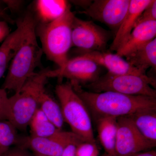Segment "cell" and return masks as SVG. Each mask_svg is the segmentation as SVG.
I'll return each mask as SVG.
<instances>
[{
    "label": "cell",
    "instance_id": "10",
    "mask_svg": "<svg viewBox=\"0 0 156 156\" xmlns=\"http://www.w3.org/2000/svg\"><path fill=\"white\" fill-rule=\"evenodd\" d=\"M100 67L94 62L80 55L69 59L62 68L41 72L48 78H66L69 80L72 83L86 86L100 77Z\"/></svg>",
    "mask_w": 156,
    "mask_h": 156
},
{
    "label": "cell",
    "instance_id": "30",
    "mask_svg": "<svg viewBox=\"0 0 156 156\" xmlns=\"http://www.w3.org/2000/svg\"><path fill=\"white\" fill-rule=\"evenodd\" d=\"M92 1H71L72 3L76 5L80 6L83 8L84 10L88 8L91 5Z\"/></svg>",
    "mask_w": 156,
    "mask_h": 156
},
{
    "label": "cell",
    "instance_id": "15",
    "mask_svg": "<svg viewBox=\"0 0 156 156\" xmlns=\"http://www.w3.org/2000/svg\"><path fill=\"white\" fill-rule=\"evenodd\" d=\"M23 19L17 23L16 29L10 33L0 47V79L6 71L17 51L24 32Z\"/></svg>",
    "mask_w": 156,
    "mask_h": 156
},
{
    "label": "cell",
    "instance_id": "32",
    "mask_svg": "<svg viewBox=\"0 0 156 156\" xmlns=\"http://www.w3.org/2000/svg\"><path fill=\"white\" fill-rule=\"evenodd\" d=\"M5 10H0V18H5Z\"/></svg>",
    "mask_w": 156,
    "mask_h": 156
},
{
    "label": "cell",
    "instance_id": "21",
    "mask_svg": "<svg viewBox=\"0 0 156 156\" xmlns=\"http://www.w3.org/2000/svg\"><path fill=\"white\" fill-rule=\"evenodd\" d=\"M29 126L30 127V136L36 137H49L59 130L40 108L34 115Z\"/></svg>",
    "mask_w": 156,
    "mask_h": 156
},
{
    "label": "cell",
    "instance_id": "24",
    "mask_svg": "<svg viewBox=\"0 0 156 156\" xmlns=\"http://www.w3.org/2000/svg\"><path fill=\"white\" fill-rule=\"evenodd\" d=\"M10 105L9 97L6 90L0 89V122L9 121L10 116Z\"/></svg>",
    "mask_w": 156,
    "mask_h": 156
},
{
    "label": "cell",
    "instance_id": "3",
    "mask_svg": "<svg viewBox=\"0 0 156 156\" xmlns=\"http://www.w3.org/2000/svg\"><path fill=\"white\" fill-rule=\"evenodd\" d=\"M75 17L69 5L60 17L50 23H40L37 28L43 53L58 68L64 67L69 60L68 53L73 45L72 32Z\"/></svg>",
    "mask_w": 156,
    "mask_h": 156
},
{
    "label": "cell",
    "instance_id": "33",
    "mask_svg": "<svg viewBox=\"0 0 156 156\" xmlns=\"http://www.w3.org/2000/svg\"><path fill=\"white\" fill-rule=\"evenodd\" d=\"M2 1H0V10H5L6 8H4L2 6Z\"/></svg>",
    "mask_w": 156,
    "mask_h": 156
},
{
    "label": "cell",
    "instance_id": "36",
    "mask_svg": "<svg viewBox=\"0 0 156 156\" xmlns=\"http://www.w3.org/2000/svg\"></svg>",
    "mask_w": 156,
    "mask_h": 156
},
{
    "label": "cell",
    "instance_id": "29",
    "mask_svg": "<svg viewBox=\"0 0 156 156\" xmlns=\"http://www.w3.org/2000/svg\"><path fill=\"white\" fill-rule=\"evenodd\" d=\"M78 144H72L67 146L61 156H76V149Z\"/></svg>",
    "mask_w": 156,
    "mask_h": 156
},
{
    "label": "cell",
    "instance_id": "26",
    "mask_svg": "<svg viewBox=\"0 0 156 156\" xmlns=\"http://www.w3.org/2000/svg\"><path fill=\"white\" fill-rule=\"evenodd\" d=\"M0 156H34L28 150L19 146L12 147Z\"/></svg>",
    "mask_w": 156,
    "mask_h": 156
},
{
    "label": "cell",
    "instance_id": "8",
    "mask_svg": "<svg viewBox=\"0 0 156 156\" xmlns=\"http://www.w3.org/2000/svg\"><path fill=\"white\" fill-rule=\"evenodd\" d=\"M73 45L83 53L105 51L111 38V33L91 20L75 17L72 25Z\"/></svg>",
    "mask_w": 156,
    "mask_h": 156
},
{
    "label": "cell",
    "instance_id": "27",
    "mask_svg": "<svg viewBox=\"0 0 156 156\" xmlns=\"http://www.w3.org/2000/svg\"><path fill=\"white\" fill-rule=\"evenodd\" d=\"M10 34V28L8 23L5 20H0V43L4 41Z\"/></svg>",
    "mask_w": 156,
    "mask_h": 156
},
{
    "label": "cell",
    "instance_id": "19",
    "mask_svg": "<svg viewBox=\"0 0 156 156\" xmlns=\"http://www.w3.org/2000/svg\"><path fill=\"white\" fill-rule=\"evenodd\" d=\"M127 116L143 136L156 144V109L140 111Z\"/></svg>",
    "mask_w": 156,
    "mask_h": 156
},
{
    "label": "cell",
    "instance_id": "16",
    "mask_svg": "<svg viewBox=\"0 0 156 156\" xmlns=\"http://www.w3.org/2000/svg\"><path fill=\"white\" fill-rule=\"evenodd\" d=\"M96 120L98 138L105 153L109 156H117L115 153L117 118L103 117Z\"/></svg>",
    "mask_w": 156,
    "mask_h": 156
},
{
    "label": "cell",
    "instance_id": "17",
    "mask_svg": "<svg viewBox=\"0 0 156 156\" xmlns=\"http://www.w3.org/2000/svg\"><path fill=\"white\" fill-rule=\"evenodd\" d=\"M65 0H38L34 4L35 10L40 24H46L62 16L69 6Z\"/></svg>",
    "mask_w": 156,
    "mask_h": 156
},
{
    "label": "cell",
    "instance_id": "1",
    "mask_svg": "<svg viewBox=\"0 0 156 156\" xmlns=\"http://www.w3.org/2000/svg\"><path fill=\"white\" fill-rule=\"evenodd\" d=\"M24 32L17 51L12 58L2 89L19 92L41 64L43 54L36 36V23L33 15L27 13L22 18Z\"/></svg>",
    "mask_w": 156,
    "mask_h": 156
},
{
    "label": "cell",
    "instance_id": "34",
    "mask_svg": "<svg viewBox=\"0 0 156 156\" xmlns=\"http://www.w3.org/2000/svg\"><path fill=\"white\" fill-rule=\"evenodd\" d=\"M101 156H108V154H107L106 153H105L104 154H102V155Z\"/></svg>",
    "mask_w": 156,
    "mask_h": 156
},
{
    "label": "cell",
    "instance_id": "18",
    "mask_svg": "<svg viewBox=\"0 0 156 156\" xmlns=\"http://www.w3.org/2000/svg\"><path fill=\"white\" fill-rule=\"evenodd\" d=\"M125 57L126 60L133 67L143 71L147 69L156 68V38L146 44L131 52Z\"/></svg>",
    "mask_w": 156,
    "mask_h": 156
},
{
    "label": "cell",
    "instance_id": "13",
    "mask_svg": "<svg viewBox=\"0 0 156 156\" xmlns=\"http://www.w3.org/2000/svg\"><path fill=\"white\" fill-rule=\"evenodd\" d=\"M156 20L144 21L137 23L122 46L116 51L121 57L141 48L155 38Z\"/></svg>",
    "mask_w": 156,
    "mask_h": 156
},
{
    "label": "cell",
    "instance_id": "5",
    "mask_svg": "<svg viewBox=\"0 0 156 156\" xmlns=\"http://www.w3.org/2000/svg\"><path fill=\"white\" fill-rule=\"evenodd\" d=\"M48 78L40 72L31 77L20 91L9 97L10 116L9 121L17 130L25 131L39 108V100Z\"/></svg>",
    "mask_w": 156,
    "mask_h": 156
},
{
    "label": "cell",
    "instance_id": "25",
    "mask_svg": "<svg viewBox=\"0 0 156 156\" xmlns=\"http://www.w3.org/2000/svg\"><path fill=\"white\" fill-rule=\"evenodd\" d=\"M150 20H156V0H151V3L148 5L140 15L137 23Z\"/></svg>",
    "mask_w": 156,
    "mask_h": 156
},
{
    "label": "cell",
    "instance_id": "12",
    "mask_svg": "<svg viewBox=\"0 0 156 156\" xmlns=\"http://www.w3.org/2000/svg\"><path fill=\"white\" fill-rule=\"evenodd\" d=\"M90 59L100 66H103L108 71V73L113 75L133 74L146 75L145 72L133 67L119 55L105 51H92L86 52L81 55Z\"/></svg>",
    "mask_w": 156,
    "mask_h": 156
},
{
    "label": "cell",
    "instance_id": "20",
    "mask_svg": "<svg viewBox=\"0 0 156 156\" xmlns=\"http://www.w3.org/2000/svg\"><path fill=\"white\" fill-rule=\"evenodd\" d=\"M39 108L56 128L62 130L65 122L61 107L45 90L40 96Z\"/></svg>",
    "mask_w": 156,
    "mask_h": 156
},
{
    "label": "cell",
    "instance_id": "4",
    "mask_svg": "<svg viewBox=\"0 0 156 156\" xmlns=\"http://www.w3.org/2000/svg\"><path fill=\"white\" fill-rule=\"evenodd\" d=\"M55 92L58 98L64 122L72 132L84 141L95 143L89 110L70 83L57 85Z\"/></svg>",
    "mask_w": 156,
    "mask_h": 156
},
{
    "label": "cell",
    "instance_id": "14",
    "mask_svg": "<svg viewBox=\"0 0 156 156\" xmlns=\"http://www.w3.org/2000/svg\"><path fill=\"white\" fill-rule=\"evenodd\" d=\"M151 0H131L128 11L115 33L110 49L116 51L128 38L142 12Z\"/></svg>",
    "mask_w": 156,
    "mask_h": 156
},
{
    "label": "cell",
    "instance_id": "6",
    "mask_svg": "<svg viewBox=\"0 0 156 156\" xmlns=\"http://www.w3.org/2000/svg\"><path fill=\"white\" fill-rule=\"evenodd\" d=\"M156 80L147 75H113L107 73L85 87L93 92H114L132 95H144L156 98Z\"/></svg>",
    "mask_w": 156,
    "mask_h": 156
},
{
    "label": "cell",
    "instance_id": "31",
    "mask_svg": "<svg viewBox=\"0 0 156 156\" xmlns=\"http://www.w3.org/2000/svg\"><path fill=\"white\" fill-rule=\"evenodd\" d=\"M131 156H156V152L155 151L151 150L135 154Z\"/></svg>",
    "mask_w": 156,
    "mask_h": 156
},
{
    "label": "cell",
    "instance_id": "9",
    "mask_svg": "<svg viewBox=\"0 0 156 156\" xmlns=\"http://www.w3.org/2000/svg\"><path fill=\"white\" fill-rule=\"evenodd\" d=\"M117 125L115 143L117 156H131L151 150L155 147L156 144L143 136L129 117H118Z\"/></svg>",
    "mask_w": 156,
    "mask_h": 156
},
{
    "label": "cell",
    "instance_id": "2",
    "mask_svg": "<svg viewBox=\"0 0 156 156\" xmlns=\"http://www.w3.org/2000/svg\"><path fill=\"white\" fill-rule=\"evenodd\" d=\"M71 83L96 119L103 117L127 116L140 111L156 109L155 98L114 92L97 93L84 90L78 84Z\"/></svg>",
    "mask_w": 156,
    "mask_h": 156
},
{
    "label": "cell",
    "instance_id": "35",
    "mask_svg": "<svg viewBox=\"0 0 156 156\" xmlns=\"http://www.w3.org/2000/svg\"><path fill=\"white\" fill-rule=\"evenodd\" d=\"M34 155V156H42L41 155L38 154L33 153Z\"/></svg>",
    "mask_w": 156,
    "mask_h": 156
},
{
    "label": "cell",
    "instance_id": "22",
    "mask_svg": "<svg viewBox=\"0 0 156 156\" xmlns=\"http://www.w3.org/2000/svg\"><path fill=\"white\" fill-rule=\"evenodd\" d=\"M19 137L17 129L9 121L0 122V155L17 145Z\"/></svg>",
    "mask_w": 156,
    "mask_h": 156
},
{
    "label": "cell",
    "instance_id": "23",
    "mask_svg": "<svg viewBox=\"0 0 156 156\" xmlns=\"http://www.w3.org/2000/svg\"><path fill=\"white\" fill-rule=\"evenodd\" d=\"M99 151L95 143L84 141L76 147V156H99Z\"/></svg>",
    "mask_w": 156,
    "mask_h": 156
},
{
    "label": "cell",
    "instance_id": "7",
    "mask_svg": "<svg viewBox=\"0 0 156 156\" xmlns=\"http://www.w3.org/2000/svg\"><path fill=\"white\" fill-rule=\"evenodd\" d=\"M83 140L72 131L59 130L48 137L30 136L19 137L17 145L31 150L33 153L44 156H61L66 147L72 144H78Z\"/></svg>",
    "mask_w": 156,
    "mask_h": 156
},
{
    "label": "cell",
    "instance_id": "11",
    "mask_svg": "<svg viewBox=\"0 0 156 156\" xmlns=\"http://www.w3.org/2000/svg\"><path fill=\"white\" fill-rule=\"evenodd\" d=\"M131 0H95L82 13L104 23L116 33L128 11Z\"/></svg>",
    "mask_w": 156,
    "mask_h": 156
},
{
    "label": "cell",
    "instance_id": "28",
    "mask_svg": "<svg viewBox=\"0 0 156 156\" xmlns=\"http://www.w3.org/2000/svg\"><path fill=\"white\" fill-rule=\"evenodd\" d=\"M3 3L7 6V8L10 9L11 11H16L20 9L22 5L21 1H9L5 0L2 1Z\"/></svg>",
    "mask_w": 156,
    "mask_h": 156
}]
</instances>
